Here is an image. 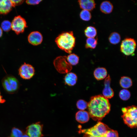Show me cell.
<instances>
[{
	"mask_svg": "<svg viewBox=\"0 0 137 137\" xmlns=\"http://www.w3.org/2000/svg\"><path fill=\"white\" fill-rule=\"evenodd\" d=\"M13 7L21 4L24 2L23 0H11Z\"/></svg>",
	"mask_w": 137,
	"mask_h": 137,
	"instance_id": "4dcf8cb0",
	"label": "cell"
},
{
	"mask_svg": "<svg viewBox=\"0 0 137 137\" xmlns=\"http://www.w3.org/2000/svg\"><path fill=\"white\" fill-rule=\"evenodd\" d=\"M6 101L3 98L2 96L1 95L0 91V104L5 103Z\"/></svg>",
	"mask_w": 137,
	"mask_h": 137,
	"instance_id": "1f68e13d",
	"label": "cell"
},
{
	"mask_svg": "<svg viewBox=\"0 0 137 137\" xmlns=\"http://www.w3.org/2000/svg\"><path fill=\"white\" fill-rule=\"evenodd\" d=\"M97 44V39L94 38H88L86 40L85 47L87 48L94 49Z\"/></svg>",
	"mask_w": 137,
	"mask_h": 137,
	"instance_id": "603a6c76",
	"label": "cell"
},
{
	"mask_svg": "<svg viewBox=\"0 0 137 137\" xmlns=\"http://www.w3.org/2000/svg\"><path fill=\"white\" fill-rule=\"evenodd\" d=\"M43 125L40 122L32 124L26 128L25 133L29 137H42Z\"/></svg>",
	"mask_w": 137,
	"mask_h": 137,
	"instance_id": "9c48e42d",
	"label": "cell"
},
{
	"mask_svg": "<svg viewBox=\"0 0 137 137\" xmlns=\"http://www.w3.org/2000/svg\"><path fill=\"white\" fill-rule=\"evenodd\" d=\"M24 134L21 130L15 127L12 129L10 134L8 137H22Z\"/></svg>",
	"mask_w": 137,
	"mask_h": 137,
	"instance_id": "484cf974",
	"label": "cell"
},
{
	"mask_svg": "<svg viewBox=\"0 0 137 137\" xmlns=\"http://www.w3.org/2000/svg\"><path fill=\"white\" fill-rule=\"evenodd\" d=\"M75 41L72 31L62 33L55 40L56 44L60 49L70 54H71L75 46Z\"/></svg>",
	"mask_w": 137,
	"mask_h": 137,
	"instance_id": "7a4b0ae2",
	"label": "cell"
},
{
	"mask_svg": "<svg viewBox=\"0 0 137 137\" xmlns=\"http://www.w3.org/2000/svg\"><path fill=\"white\" fill-rule=\"evenodd\" d=\"M77 77L76 75L72 72L67 73L64 78V80L66 84L69 86H73L76 83Z\"/></svg>",
	"mask_w": 137,
	"mask_h": 137,
	"instance_id": "2e32d148",
	"label": "cell"
},
{
	"mask_svg": "<svg viewBox=\"0 0 137 137\" xmlns=\"http://www.w3.org/2000/svg\"><path fill=\"white\" fill-rule=\"evenodd\" d=\"M19 74L22 79L26 80L30 79L34 75L35 70L31 65L24 63L21 65L19 70Z\"/></svg>",
	"mask_w": 137,
	"mask_h": 137,
	"instance_id": "30bf717a",
	"label": "cell"
},
{
	"mask_svg": "<svg viewBox=\"0 0 137 137\" xmlns=\"http://www.w3.org/2000/svg\"><path fill=\"white\" fill-rule=\"evenodd\" d=\"M110 106L108 99L103 95L92 96L88 103L89 116L94 120L100 121L109 113Z\"/></svg>",
	"mask_w": 137,
	"mask_h": 137,
	"instance_id": "6da1fadb",
	"label": "cell"
},
{
	"mask_svg": "<svg viewBox=\"0 0 137 137\" xmlns=\"http://www.w3.org/2000/svg\"><path fill=\"white\" fill-rule=\"evenodd\" d=\"M2 82L5 91L9 94L17 93L20 86L18 79L11 75H7L5 76L2 79Z\"/></svg>",
	"mask_w": 137,
	"mask_h": 137,
	"instance_id": "277c9868",
	"label": "cell"
},
{
	"mask_svg": "<svg viewBox=\"0 0 137 137\" xmlns=\"http://www.w3.org/2000/svg\"><path fill=\"white\" fill-rule=\"evenodd\" d=\"M80 18L82 20L88 21L91 19L92 16L90 11L83 10L80 12Z\"/></svg>",
	"mask_w": 137,
	"mask_h": 137,
	"instance_id": "d4e9b609",
	"label": "cell"
},
{
	"mask_svg": "<svg viewBox=\"0 0 137 137\" xmlns=\"http://www.w3.org/2000/svg\"><path fill=\"white\" fill-rule=\"evenodd\" d=\"M84 34L88 38H94L97 34L96 28L92 26L87 27L84 30Z\"/></svg>",
	"mask_w": 137,
	"mask_h": 137,
	"instance_id": "ffe728a7",
	"label": "cell"
},
{
	"mask_svg": "<svg viewBox=\"0 0 137 137\" xmlns=\"http://www.w3.org/2000/svg\"><path fill=\"white\" fill-rule=\"evenodd\" d=\"M76 120L81 123L87 122L89 119V115L88 112L84 110H80L77 112L76 114Z\"/></svg>",
	"mask_w": 137,
	"mask_h": 137,
	"instance_id": "9a60e30c",
	"label": "cell"
},
{
	"mask_svg": "<svg viewBox=\"0 0 137 137\" xmlns=\"http://www.w3.org/2000/svg\"><path fill=\"white\" fill-rule=\"evenodd\" d=\"M22 137H29L26 133H24Z\"/></svg>",
	"mask_w": 137,
	"mask_h": 137,
	"instance_id": "e575fe53",
	"label": "cell"
},
{
	"mask_svg": "<svg viewBox=\"0 0 137 137\" xmlns=\"http://www.w3.org/2000/svg\"><path fill=\"white\" fill-rule=\"evenodd\" d=\"M67 56H59L54 60V64L56 70L60 73H67L72 69V65L67 61Z\"/></svg>",
	"mask_w": 137,
	"mask_h": 137,
	"instance_id": "8992f818",
	"label": "cell"
},
{
	"mask_svg": "<svg viewBox=\"0 0 137 137\" xmlns=\"http://www.w3.org/2000/svg\"><path fill=\"white\" fill-rule=\"evenodd\" d=\"M110 129L105 124L99 122L94 126L89 129H80L79 132L94 136H104Z\"/></svg>",
	"mask_w": 137,
	"mask_h": 137,
	"instance_id": "5b68a950",
	"label": "cell"
},
{
	"mask_svg": "<svg viewBox=\"0 0 137 137\" xmlns=\"http://www.w3.org/2000/svg\"><path fill=\"white\" fill-rule=\"evenodd\" d=\"M78 2L80 8L83 10L91 11L95 7L96 3L93 0H80Z\"/></svg>",
	"mask_w": 137,
	"mask_h": 137,
	"instance_id": "5bb4252c",
	"label": "cell"
},
{
	"mask_svg": "<svg viewBox=\"0 0 137 137\" xmlns=\"http://www.w3.org/2000/svg\"><path fill=\"white\" fill-rule=\"evenodd\" d=\"M103 136L104 137H119L117 131L111 129L107 131Z\"/></svg>",
	"mask_w": 137,
	"mask_h": 137,
	"instance_id": "f1b7e54d",
	"label": "cell"
},
{
	"mask_svg": "<svg viewBox=\"0 0 137 137\" xmlns=\"http://www.w3.org/2000/svg\"><path fill=\"white\" fill-rule=\"evenodd\" d=\"M12 7L11 0H0V14H8L11 10Z\"/></svg>",
	"mask_w": 137,
	"mask_h": 137,
	"instance_id": "4fadbf2b",
	"label": "cell"
},
{
	"mask_svg": "<svg viewBox=\"0 0 137 137\" xmlns=\"http://www.w3.org/2000/svg\"><path fill=\"white\" fill-rule=\"evenodd\" d=\"M43 38L42 34L38 31H33L29 35L28 40L29 43L33 45H37L42 42Z\"/></svg>",
	"mask_w": 137,
	"mask_h": 137,
	"instance_id": "7c38bea8",
	"label": "cell"
},
{
	"mask_svg": "<svg viewBox=\"0 0 137 137\" xmlns=\"http://www.w3.org/2000/svg\"><path fill=\"white\" fill-rule=\"evenodd\" d=\"M103 136H101L96 137L93 136L88 134H85L83 135V137H104Z\"/></svg>",
	"mask_w": 137,
	"mask_h": 137,
	"instance_id": "d6a6232c",
	"label": "cell"
},
{
	"mask_svg": "<svg viewBox=\"0 0 137 137\" xmlns=\"http://www.w3.org/2000/svg\"><path fill=\"white\" fill-rule=\"evenodd\" d=\"M3 34V30L1 27H0V38L1 37Z\"/></svg>",
	"mask_w": 137,
	"mask_h": 137,
	"instance_id": "836d02e7",
	"label": "cell"
},
{
	"mask_svg": "<svg viewBox=\"0 0 137 137\" xmlns=\"http://www.w3.org/2000/svg\"><path fill=\"white\" fill-rule=\"evenodd\" d=\"M136 45V41L134 39L127 38L123 40L120 46L121 52L126 56L134 55Z\"/></svg>",
	"mask_w": 137,
	"mask_h": 137,
	"instance_id": "52a82bcc",
	"label": "cell"
},
{
	"mask_svg": "<svg viewBox=\"0 0 137 137\" xmlns=\"http://www.w3.org/2000/svg\"><path fill=\"white\" fill-rule=\"evenodd\" d=\"M88 103L82 99L78 100L76 103L77 108L81 110H84L88 107Z\"/></svg>",
	"mask_w": 137,
	"mask_h": 137,
	"instance_id": "83f0119b",
	"label": "cell"
},
{
	"mask_svg": "<svg viewBox=\"0 0 137 137\" xmlns=\"http://www.w3.org/2000/svg\"><path fill=\"white\" fill-rule=\"evenodd\" d=\"M113 6L109 1H105L103 2L100 6V10L102 13L108 14L110 13L113 9Z\"/></svg>",
	"mask_w": 137,
	"mask_h": 137,
	"instance_id": "ac0fdd59",
	"label": "cell"
},
{
	"mask_svg": "<svg viewBox=\"0 0 137 137\" xmlns=\"http://www.w3.org/2000/svg\"><path fill=\"white\" fill-rule=\"evenodd\" d=\"M111 79L109 75L105 78L104 82V88L102 91L103 96L107 99H110L113 97L114 93L110 86Z\"/></svg>",
	"mask_w": 137,
	"mask_h": 137,
	"instance_id": "8fae6325",
	"label": "cell"
},
{
	"mask_svg": "<svg viewBox=\"0 0 137 137\" xmlns=\"http://www.w3.org/2000/svg\"><path fill=\"white\" fill-rule=\"evenodd\" d=\"M42 0H28L26 1V3L30 5H36L39 4Z\"/></svg>",
	"mask_w": 137,
	"mask_h": 137,
	"instance_id": "f546056e",
	"label": "cell"
},
{
	"mask_svg": "<svg viewBox=\"0 0 137 137\" xmlns=\"http://www.w3.org/2000/svg\"><path fill=\"white\" fill-rule=\"evenodd\" d=\"M1 27L2 30L5 31H9L11 29V23L9 21L5 20L1 24Z\"/></svg>",
	"mask_w": 137,
	"mask_h": 137,
	"instance_id": "4316f807",
	"label": "cell"
},
{
	"mask_svg": "<svg viewBox=\"0 0 137 137\" xmlns=\"http://www.w3.org/2000/svg\"><path fill=\"white\" fill-rule=\"evenodd\" d=\"M119 96L121 99L123 100H127L130 98L131 94L129 91L124 89L120 91L119 93Z\"/></svg>",
	"mask_w": 137,
	"mask_h": 137,
	"instance_id": "cb8c5ba5",
	"label": "cell"
},
{
	"mask_svg": "<svg viewBox=\"0 0 137 137\" xmlns=\"http://www.w3.org/2000/svg\"><path fill=\"white\" fill-rule=\"evenodd\" d=\"M121 40L120 35L117 32H114L111 33L109 37L110 42L113 44H116L119 43Z\"/></svg>",
	"mask_w": 137,
	"mask_h": 137,
	"instance_id": "44dd1931",
	"label": "cell"
},
{
	"mask_svg": "<svg viewBox=\"0 0 137 137\" xmlns=\"http://www.w3.org/2000/svg\"><path fill=\"white\" fill-rule=\"evenodd\" d=\"M79 57L74 54H70L67 57V62L71 65H75L79 62Z\"/></svg>",
	"mask_w": 137,
	"mask_h": 137,
	"instance_id": "7402d4cb",
	"label": "cell"
},
{
	"mask_svg": "<svg viewBox=\"0 0 137 137\" xmlns=\"http://www.w3.org/2000/svg\"><path fill=\"white\" fill-rule=\"evenodd\" d=\"M122 110L123 118L125 124L131 128H136L137 127V107L135 106L123 108Z\"/></svg>",
	"mask_w": 137,
	"mask_h": 137,
	"instance_id": "3957f363",
	"label": "cell"
},
{
	"mask_svg": "<svg viewBox=\"0 0 137 137\" xmlns=\"http://www.w3.org/2000/svg\"><path fill=\"white\" fill-rule=\"evenodd\" d=\"M11 23V29L17 35L23 33L27 27L25 19L20 15L14 17Z\"/></svg>",
	"mask_w": 137,
	"mask_h": 137,
	"instance_id": "ba28073f",
	"label": "cell"
},
{
	"mask_svg": "<svg viewBox=\"0 0 137 137\" xmlns=\"http://www.w3.org/2000/svg\"><path fill=\"white\" fill-rule=\"evenodd\" d=\"M132 81L131 79L128 77L124 76L122 77L119 81L121 86L124 89L130 88L132 85Z\"/></svg>",
	"mask_w": 137,
	"mask_h": 137,
	"instance_id": "d6986e66",
	"label": "cell"
},
{
	"mask_svg": "<svg viewBox=\"0 0 137 137\" xmlns=\"http://www.w3.org/2000/svg\"><path fill=\"white\" fill-rule=\"evenodd\" d=\"M94 75L96 80H102L106 77L107 75V71L105 68L98 67L94 71Z\"/></svg>",
	"mask_w": 137,
	"mask_h": 137,
	"instance_id": "e0dca14e",
	"label": "cell"
}]
</instances>
